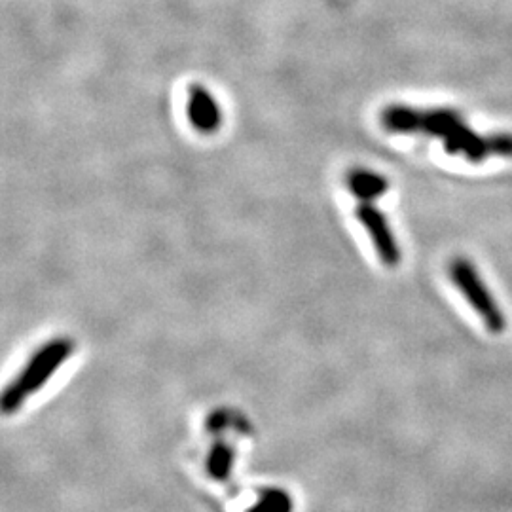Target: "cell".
Listing matches in <instances>:
<instances>
[{
  "mask_svg": "<svg viewBox=\"0 0 512 512\" xmlns=\"http://www.w3.org/2000/svg\"><path fill=\"white\" fill-rule=\"evenodd\" d=\"M74 344L69 338H55L52 342L44 344L42 348L35 351V355L23 366L18 378L6 387L0 408L6 416L18 412L23 403L40 391L48 380L57 372V368L63 365L71 353Z\"/></svg>",
  "mask_w": 512,
  "mask_h": 512,
  "instance_id": "1",
  "label": "cell"
},
{
  "mask_svg": "<svg viewBox=\"0 0 512 512\" xmlns=\"http://www.w3.org/2000/svg\"><path fill=\"white\" fill-rule=\"evenodd\" d=\"M450 277L458 285L459 291L465 296V300L473 306V310L480 315L484 321V327L501 334L507 329V319L505 313L497 306L494 296L484 285L482 277L476 272L475 264L463 256H458L450 262Z\"/></svg>",
  "mask_w": 512,
  "mask_h": 512,
  "instance_id": "2",
  "label": "cell"
},
{
  "mask_svg": "<svg viewBox=\"0 0 512 512\" xmlns=\"http://www.w3.org/2000/svg\"><path fill=\"white\" fill-rule=\"evenodd\" d=\"M357 219L365 226L380 260L387 268H395L401 262V249L391 232L389 222L385 220L384 213L376 209L372 203H361L357 209Z\"/></svg>",
  "mask_w": 512,
  "mask_h": 512,
  "instance_id": "3",
  "label": "cell"
},
{
  "mask_svg": "<svg viewBox=\"0 0 512 512\" xmlns=\"http://www.w3.org/2000/svg\"><path fill=\"white\" fill-rule=\"evenodd\" d=\"M188 95L190 124L200 133H215L222 124V112L217 99L200 84H194Z\"/></svg>",
  "mask_w": 512,
  "mask_h": 512,
  "instance_id": "4",
  "label": "cell"
},
{
  "mask_svg": "<svg viewBox=\"0 0 512 512\" xmlns=\"http://www.w3.org/2000/svg\"><path fill=\"white\" fill-rule=\"evenodd\" d=\"M444 148L448 154H459L463 152L465 158L473 164H478L482 160L488 158L490 150H488V141L480 135H476L473 129L467 128L465 122H461L458 128L450 131L444 137Z\"/></svg>",
  "mask_w": 512,
  "mask_h": 512,
  "instance_id": "5",
  "label": "cell"
},
{
  "mask_svg": "<svg viewBox=\"0 0 512 512\" xmlns=\"http://www.w3.org/2000/svg\"><path fill=\"white\" fill-rule=\"evenodd\" d=\"M346 184H348L349 192L363 203L378 200L389 188L385 177L378 173H372L368 169H353L346 179Z\"/></svg>",
  "mask_w": 512,
  "mask_h": 512,
  "instance_id": "6",
  "label": "cell"
},
{
  "mask_svg": "<svg viewBox=\"0 0 512 512\" xmlns=\"http://www.w3.org/2000/svg\"><path fill=\"white\" fill-rule=\"evenodd\" d=\"M382 124L391 133H420L423 131V112L406 105H389L382 112Z\"/></svg>",
  "mask_w": 512,
  "mask_h": 512,
  "instance_id": "7",
  "label": "cell"
},
{
  "mask_svg": "<svg viewBox=\"0 0 512 512\" xmlns=\"http://www.w3.org/2000/svg\"><path fill=\"white\" fill-rule=\"evenodd\" d=\"M234 463H236V452L234 448L224 442V440H217L207 456V473L211 478L219 480V482H226L230 480L232 471H234Z\"/></svg>",
  "mask_w": 512,
  "mask_h": 512,
  "instance_id": "8",
  "label": "cell"
},
{
  "mask_svg": "<svg viewBox=\"0 0 512 512\" xmlns=\"http://www.w3.org/2000/svg\"><path fill=\"white\" fill-rule=\"evenodd\" d=\"M461 122V116L454 110H427L423 112V133L444 139L450 131L458 128Z\"/></svg>",
  "mask_w": 512,
  "mask_h": 512,
  "instance_id": "9",
  "label": "cell"
},
{
  "mask_svg": "<svg viewBox=\"0 0 512 512\" xmlns=\"http://www.w3.org/2000/svg\"><path fill=\"white\" fill-rule=\"evenodd\" d=\"M293 509V497L283 488H264L247 512H293Z\"/></svg>",
  "mask_w": 512,
  "mask_h": 512,
  "instance_id": "10",
  "label": "cell"
},
{
  "mask_svg": "<svg viewBox=\"0 0 512 512\" xmlns=\"http://www.w3.org/2000/svg\"><path fill=\"white\" fill-rule=\"evenodd\" d=\"M490 154L501 158H512V133H494L486 137Z\"/></svg>",
  "mask_w": 512,
  "mask_h": 512,
  "instance_id": "11",
  "label": "cell"
}]
</instances>
